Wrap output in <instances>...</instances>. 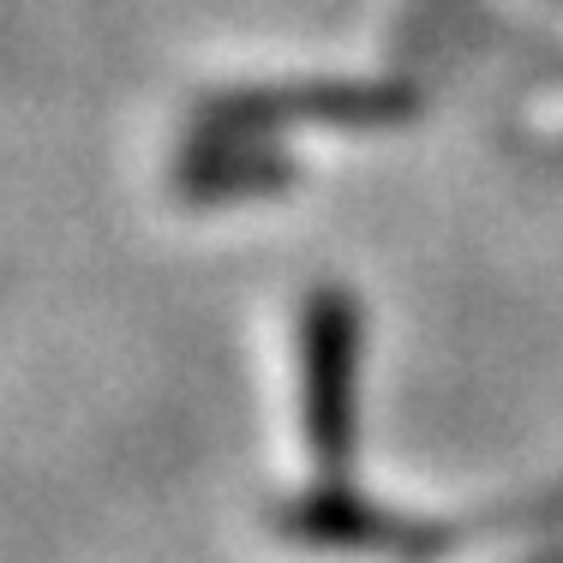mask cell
<instances>
[{
  "mask_svg": "<svg viewBox=\"0 0 563 563\" xmlns=\"http://www.w3.org/2000/svg\"><path fill=\"white\" fill-rule=\"evenodd\" d=\"M347 384H354V312L342 294H318L306 312V432L318 467L347 455Z\"/></svg>",
  "mask_w": 563,
  "mask_h": 563,
  "instance_id": "cell-1",
  "label": "cell"
}]
</instances>
